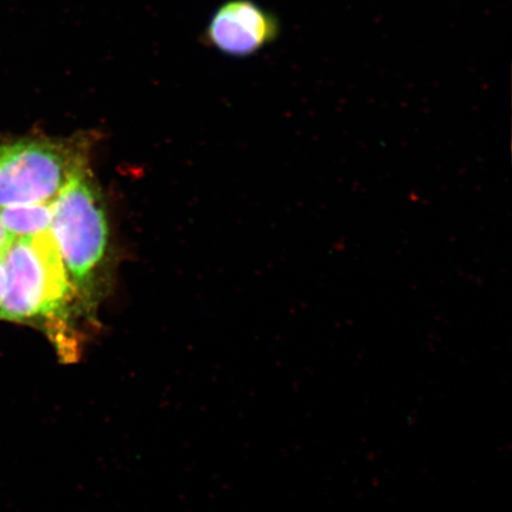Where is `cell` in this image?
Returning <instances> with one entry per match:
<instances>
[{"label":"cell","mask_w":512,"mask_h":512,"mask_svg":"<svg viewBox=\"0 0 512 512\" xmlns=\"http://www.w3.org/2000/svg\"><path fill=\"white\" fill-rule=\"evenodd\" d=\"M6 287L4 256H0V306H2Z\"/></svg>","instance_id":"cell-7"},{"label":"cell","mask_w":512,"mask_h":512,"mask_svg":"<svg viewBox=\"0 0 512 512\" xmlns=\"http://www.w3.org/2000/svg\"><path fill=\"white\" fill-rule=\"evenodd\" d=\"M280 23L254 0H229L216 10L204 32L210 48L232 57H249L277 40Z\"/></svg>","instance_id":"cell-4"},{"label":"cell","mask_w":512,"mask_h":512,"mask_svg":"<svg viewBox=\"0 0 512 512\" xmlns=\"http://www.w3.org/2000/svg\"><path fill=\"white\" fill-rule=\"evenodd\" d=\"M50 230L70 281L92 313L104 290L110 227L101 192L87 169L53 201Z\"/></svg>","instance_id":"cell-2"},{"label":"cell","mask_w":512,"mask_h":512,"mask_svg":"<svg viewBox=\"0 0 512 512\" xmlns=\"http://www.w3.org/2000/svg\"><path fill=\"white\" fill-rule=\"evenodd\" d=\"M6 287L0 320L46 332L63 360L79 350L76 318L91 315L69 279L51 230L16 238L4 254Z\"/></svg>","instance_id":"cell-1"},{"label":"cell","mask_w":512,"mask_h":512,"mask_svg":"<svg viewBox=\"0 0 512 512\" xmlns=\"http://www.w3.org/2000/svg\"><path fill=\"white\" fill-rule=\"evenodd\" d=\"M76 140H18L0 144V208L54 201L86 170Z\"/></svg>","instance_id":"cell-3"},{"label":"cell","mask_w":512,"mask_h":512,"mask_svg":"<svg viewBox=\"0 0 512 512\" xmlns=\"http://www.w3.org/2000/svg\"><path fill=\"white\" fill-rule=\"evenodd\" d=\"M15 240L16 236L10 233L4 226L2 220H0V256H4Z\"/></svg>","instance_id":"cell-6"},{"label":"cell","mask_w":512,"mask_h":512,"mask_svg":"<svg viewBox=\"0 0 512 512\" xmlns=\"http://www.w3.org/2000/svg\"><path fill=\"white\" fill-rule=\"evenodd\" d=\"M53 219V201L0 208V220L16 238L47 232Z\"/></svg>","instance_id":"cell-5"}]
</instances>
